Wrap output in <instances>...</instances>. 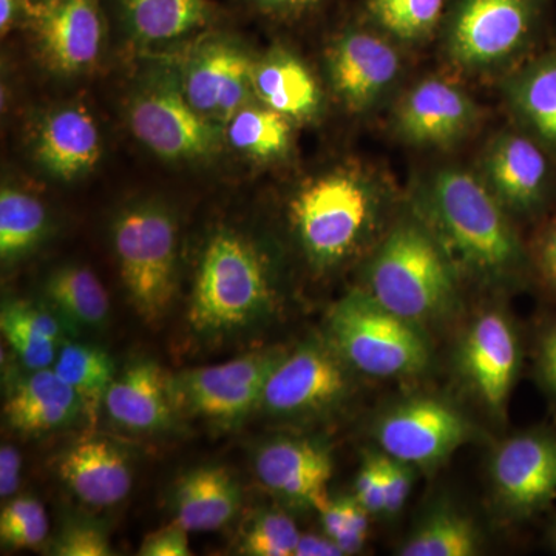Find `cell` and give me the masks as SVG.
<instances>
[{
	"label": "cell",
	"mask_w": 556,
	"mask_h": 556,
	"mask_svg": "<svg viewBox=\"0 0 556 556\" xmlns=\"http://www.w3.org/2000/svg\"><path fill=\"white\" fill-rule=\"evenodd\" d=\"M129 126L150 152L167 161H201L217 155L225 126L192 108L179 83L178 70L150 72L131 94Z\"/></svg>",
	"instance_id": "obj_8"
},
{
	"label": "cell",
	"mask_w": 556,
	"mask_h": 556,
	"mask_svg": "<svg viewBox=\"0 0 556 556\" xmlns=\"http://www.w3.org/2000/svg\"><path fill=\"white\" fill-rule=\"evenodd\" d=\"M554 544H555V547H556V527H555V532H554Z\"/></svg>",
	"instance_id": "obj_47"
},
{
	"label": "cell",
	"mask_w": 556,
	"mask_h": 556,
	"mask_svg": "<svg viewBox=\"0 0 556 556\" xmlns=\"http://www.w3.org/2000/svg\"><path fill=\"white\" fill-rule=\"evenodd\" d=\"M479 118L475 101L455 84L424 79L402 98L394 115L399 137L413 146L448 148L470 134Z\"/></svg>",
	"instance_id": "obj_17"
},
{
	"label": "cell",
	"mask_w": 556,
	"mask_h": 556,
	"mask_svg": "<svg viewBox=\"0 0 556 556\" xmlns=\"http://www.w3.org/2000/svg\"><path fill=\"white\" fill-rule=\"evenodd\" d=\"M343 554L342 548L328 538L327 535H314V533H305L300 535L298 547H295L294 556H340Z\"/></svg>",
	"instance_id": "obj_46"
},
{
	"label": "cell",
	"mask_w": 556,
	"mask_h": 556,
	"mask_svg": "<svg viewBox=\"0 0 556 556\" xmlns=\"http://www.w3.org/2000/svg\"><path fill=\"white\" fill-rule=\"evenodd\" d=\"M115 7L130 38L144 46L186 38L218 17L211 0H115Z\"/></svg>",
	"instance_id": "obj_25"
},
{
	"label": "cell",
	"mask_w": 556,
	"mask_h": 556,
	"mask_svg": "<svg viewBox=\"0 0 556 556\" xmlns=\"http://www.w3.org/2000/svg\"><path fill=\"white\" fill-rule=\"evenodd\" d=\"M22 457L13 445L0 448V496L2 500L13 496L21 484Z\"/></svg>",
	"instance_id": "obj_43"
},
{
	"label": "cell",
	"mask_w": 556,
	"mask_h": 556,
	"mask_svg": "<svg viewBox=\"0 0 556 556\" xmlns=\"http://www.w3.org/2000/svg\"><path fill=\"white\" fill-rule=\"evenodd\" d=\"M270 295L268 273L258 252L236 233L219 232L201 258L190 324L203 334L239 331L266 314Z\"/></svg>",
	"instance_id": "obj_4"
},
{
	"label": "cell",
	"mask_w": 556,
	"mask_h": 556,
	"mask_svg": "<svg viewBox=\"0 0 556 556\" xmlns=\"http://www.w3.org/2000/svg\"><path fill=\"white\" fill-rule=\"evenodd\" d=\"M11 428L21 433H47L86 415L83 401L53 368L35 369L21 380L3 405Z\"/></svg>",
	"instance_id": "obj_23"
},
{
	"label": "cell",
	"mask_w": 556,
	"mask_h": 556,
	"mask_svg": "<svg viewBox=\"0 0 556 556\" xmlns=\"http://www.w3.org/2000/svg\"><path fill=\"white\" fill-rule=\"evenodd\" d=\"M538 372L548 393L556 399V321L544 329L538 345Z\"/></svg>",
	"instance_id": "obj_42"
},
{
	"label": "cell",
	"mask_w": 556,
	"mask_h": 556,
	"mask_svg": "<svg viewBox=\"0 0 556 556\" xmlns=\"http://www.w3.org/2000/svg\"><path fill=\"white\" fill-rule=\"evenodd\" d=\"M116 426L139 433L166 430L174 419L172 379L155 362L142 361L113 380L104 399Z\"/></svg>",
	"instance_id": "obj_20"
},
{
	"label": "cell",
	"mask_w": 556,
	"mask_h": 556,
	"mask_svg": "<svg viewBox=\"0 0 556 556\" xmlns=\"http://www.w3.org/2000/svg\"><path fill=\"white\" fill-rule=\"evenodd\" d=\"M252 87L263 105L288 119L308 121L320 112L321 91L316 78L298 56L281 47L255 62Z\"/></svg>",
	"instance_id": "obj_24"
},
{
	"label": "cell",
	"mask_w": 556,
	"mask_h": 556,
	"mask_svg": "<svg viewBox=\"0 0 556 556\" xmlns=\"http://www.w3.org/2000/svg\"><path fill=\"white\" fill-rule=\"evenodd\" d=\"M43 292L68 331L101 327L108 320V291L89 269L62 266L47 278Z\"/></svg>",
	"instance_id": "obj_29"
},
{
	"label": "cell",
	"mask_w": 556,
	"mask_h": 556,
	"mask_svg": "<svg viewBox=\"0 0 556 556\" xmlns=\"http://www.w3.org/2000/svg\"><path fill=\"white\" fill-rule=\"evenodd\" d=\"M174 501L175 525L188 532H208L236 517L240 486L226 468L201 467L179 481Z\"/></svg>",
	"instance_id": "obj_26"
},
{
	"label": "cell",
	"mask_w": 556,
	"mask_h": 556,
	"mask_svg": "<svg viewBox=\"0 0 556 556\" xmlns=\"http://www.w3.org/2000/svg\"><path fill=\"white\" fill-rule=\"evenodd\" d=\"M390 40L380 31L350 28L329 47V80L351 112L375 108L396 83L402 61Z\"/></svg>",
	"instance_id": "obj_13"
},
{
	"label": "cell",
	"mask_w": 556,
	"mask_h": 556,
	"mask_svg": "<svg viewBox=\"0 0 556 556\" xmlns=\"http://www.w3.org/2000/svg\"><path fill=\"white\" fill-rule=\"evenodd\" d=\"M420 212L452 260L490 278L517 273L525 251L484 179L460 167L433 172L419 189Z\"/></svg>",
	"instance_id": "obj_1"
},
{
	"label": "cell",
	"mask_w": 556,
	"mask_h": 556,
	"mask_svg": "<svg viewBox=\"0 0 556 556\" xmlns=\"http://www.w3.org/2000/svg\"><path fill=\"white\" fill-rule=\"evenodd\" d=\"M0 328L11 350L31 371L53 368L60 353L58 345L67 331L53 309L25 302H9L2 306Z\"/></svg>",
	"instance_id": "obj_28"
},
{
	"label": "cell",
	"mask_w": 556,
	"mask_h": 556,
	"mask_svg": "<svg viewBox=\"0 0 556 556\" xmlns=\"http://www.w3.org/2000/svg\"><path fill=\"white\" fill-rule=\"evenodd\" d=\"M113 244L131 305L142 320L164 316L175 294L177 226L166 207L139 203L121 212Z\"/></svg>",
	"instance_id": "obj_7"
},
{
	"label": "cell",
	"mask_w": 556,
	"mask_h": 556,
	"mask_svg": "<svg viewBox=\"0 0 556 556\" xmlns=\"http://www.w3.org/2000/svg\"><path fill=\"white\" fill-rule=\"evenodd\" d=\"M506 93L527 131L556 155V49L519 68L508 79Z\"/></svg>",
	"instance_id": "obj_27"
},
{
	"label": "cell",
	"mask_w": 556,
	"mask_h": 556,
	"mask_svg": "<svg viewBox=\"0 0 556 556\" xmlns=\"http://www.w3.org/2000/svg\"><path fill=\"white\" fill-rule=\"evenodd\" d=\"M58 475L87 506H115L131 489L129 463L108 439L90 438L70 447L58 460Z\"/></svg>",
	"instance_id": "obj_21"
},
{
	"label": "cell",
	"mask_w": 556,
	"mask_h": 556,
	"mask_svg": "<svg viewBox=\"0 0 556 556\" xmlns=\"http://www.w3.org/2000/svg\"><path fill=\"white\" fill-rule=\"evenodd\" d=\"M382 201L379 182L365 172L331 170L311 179L295 193L291 203L292 225L316 265H336L367 239Z\"/></svg>",
	"instance_id": "obj_3"
},
{
	"label": "cell",
	"mask_w": 556,
	"mask_h": 556,
	"mask_svg": "<svg viewBox=\"0 0 556 556\" xmlns=\"http://www.w3.org/2000/svg\"><path fill=\"white\" fill-rule=\"evenodd\" d=\"M25 25L54 72L76 75L101 54L105 36L101 0H33Z\"/></svg>",
	"instance_id": "obj_11"
},
{
	"label": "cell",
	"mask_w": 556,
	"mask_h": 556,
	"mask_svg": "<svg viewBox=\"0 0 556 556\" xmlns=\"http://www.w3.org/2000/svg\"><path fill=\"white\" fill-rule=\"evenodd\" d=\"M477 533L466 518L439 511L401 548L404 556H470L477 554Z\"/></svg>",
	"instance_id": "obj_34"
},
{
	"label": "cell",
	"mask_w": 556,
	"mask_h": 556,
	"mask_svg": "<svg viewBox=\"0 0 556 556\" xmlns=\"http://www.w3.org/2000/svg\"><path fill=\"white\" fill-rule=\"evenodd\" d=\"M551 153L530 134L504 131L486 146L482 179L504 207L532 214L551 195L554 185Z\"/></svg>",
	"instance_id": "obj_14"
},
{
	"label": "cell",
	"mask_w": 556,
	"mask_h": 556,
	"mask_svg": "<svg viewBox=\"0 0 556 556\" xmlns=\"http://www.w3.org/2000/svg\"><path fill=\"white\" fill-rule=\"evenodd\" d=\"M36 156L51 177L62 181L93 170L101 159V137L89 110L67 105L51 113L36 139Z\"/></svg>",
	"instance_id": "obj_22"
},
{
	"label": "cell",
	"mask_w": 556,
	"mask_h": 556,
	"mask_svg": "<svg viewBox=\"0 0 556 556\" xmlns=\"http://www.w3.org/2000/svg\"><path fill=\"white\" fill-rule=\"evenodd\" d=\"M249 5L274 16H298L316 9L324 0H247Z\"/></svg>",
	"instance_id": "obj_44"
},
{
	"label": "cell",
	"mask_w": 556,
	"mask_h": 556,
	"mask_svg": "<svg viewBox=\"0 0 556 556\" xmlns=\"http://www.w3.org/2000/svg\"><path fill=\"white\" fill-rule=\"evenodd\" d=\"M325 535L331 538L343 554H354L368 538L369 511L356 497H339L329 501L320 511Z\"/></svg>",
	"instance_id": "obj_37"
},
{
	"label": "cell",
	"mask_w": 556,
	"mask_h": 556,
	"mask_svg": "<svg viewBox=\"0 0 556 556\" xmlns=\"http://www.w3.org/2000/svg\"><path fill=\"white\" fill-rule=\"evenodd\" d=\"M354 497L369 514H386V485L380 456H368L362 464Z\"/></svg>",
	"instance_id": "obj_39"
},
{
	"label": "cell",
	"mask_w": 556,
	"mask_h": 556,
	"mask_svg": "<svg viewBox=\"0 0 556 556\" xmlns=\"http://www.w3.org/2000/svg\"><path fill=\"white\" fill-rule=\"evenodd\" d=\"M416 324L368 292L354 291L332 309L329 331L348 364L372 378H399L426 368L428 345Z\"/></svg>",
	"instance_id": "obj_6"
},
{
	"label": "cell",
	"mask_w": 556,
	"mask_h": 556,
	"mask_svg": "<svg viewBox=\"0 0 556 556\" xmlns=\"http://www.w3.org/2000/svg\"><path fill=\"white\" fill-rule=\"evenodd\" d=\"M367 292L413 324L438 317L455 299L453 260L426 222L402 219L372 258Z\"/></svg>",
	"instance_id": "obj_2"
},
{
	"label": "cell",
	"mask_w": 556,
	"mask_h": 556,
	"mask_svg": "<svg viewBox=\"0 0 556 556\" xmlns=\"http://www.w3.org/2000/svg\"><path fill=\"white\" fill-rule=\"evenodd\" d=\"M226 139L249 159L273 161L287 155L291 119L266 105H244L226 123Z\"/></svg>",
	"instance_id": "obj_31"
},
{
	"label": "cell",
	"mask_w": 556,
	"mask_h": 556,
	"mask_svg": "<svg viewBox=\"0 0 556 556\" xmlns=\"http://www.w3.org/2000/svg\"><path fill=\"white\" fill-rule=\"evenodd\" d=\"M47 229V211L36 197L22 190L0 192V257L16 260L36 248Z\"/></svg>",
	"instance_id": "obj_33"
},
{
	"label": "cell",
	"mask_w": 556,
	"mask_h": 556,
	"mask_svg": "<svg viewBox=\"0 0 556 556\" xmlns=\"http://www.w3.org/2000/svg\"><path fill=\"white\" fill-rule=\"evenodd\" d=\"M380 464L386 485V514L394 515L407 501L412 490V471L408 464L387 455L380 456Z\"/></svg>",
	"instance_id": "obj_40"
},
{
	"label": "cell",
	"mask_w": 556,
	"mask_h": 556,
	"mask_svg": "<svg viewBox=\"0 0 556 556\" xmlns=\"http://www.w3.org/2000/svg\"><path fill=\"white\" fill-rule=\"evenodd\" d=\"M49 536L46 508L31 496L10 501L0 514V540L5 547H39Z\"/></svg>",
	"instance_id": "obj_35"
},
{
	"label": "cell",
	"mask_w": 556,
	"mask_h": 556,
	"mask_svg": "<svg viewBox=\"0 0 556 556\" xmlns=\"http://www.w3.org/2000/svg\"><path fill=\"white\" fill-rule=\"evenodd\" d=\"M346 390V372L339 358L327 348L308 343L281 357L260 405L278 416L309 415L334 405Z\"/></svg>",
	"instance_id": "obj_15"
},
{
	"label": "cell",
	"mask_w": 556,
	"mask_h": 556,
	"mask_svg": "<svg viewBox=\"0 0 556 556\" xmlns=\"http://www.w3.org/2000/svg\"><path fill=\"white\" fill-rule=\"evenodd\" d=\"M58 556H109L112 555L109 538L100 527L78 522L65 527L53 547Z\"/></svg>",
	"instance_id": "obj_38"
},
{
	"label": "cell",
	"mask_w": 556,
	"mask_h": 556,
	"mask_svg": "<svg viewBox=\"0 0 556 556\" xmlns=\"http://www.w3.org/2000/svg\"><path fill=\"white\" fill-rule=\"evenodd\" d=\"M283 354H248L225 364L190 369L172 379L175 402L219 424L240 422L262 402L270 372Z\"/></svg>",
	"instance_id": "obj_9"
},
{
	"label": "cell",
	"mask_w": 556,
	"mask_h": 556,
	"mask_svg": "<svg viewBox=\"0 0 556 556\" xmlns=\"http://www.w3.org/2000/svg\"><path fill=\"white\" fill-rule=\"evenodd\" d=\"M260 482L289 503L316 508L328 506L332 459L320 445L298 439H280L260 448L255 457Z\"/></svg>",
	"instance_id": "obj_18"
},
{
	"label": "cell",
	"mask_w": 556,
	"mask_h": 556,
	"mask_svg": "<svg viewBox=\"0 0 556 556\" xmlns=\"http://www.w3.org/2000/svg\"><path fill=\"white\" fill-rule=\"evenodd\" d=\"M460 365L482 401L500 412L519 367L518 339L507 318L496 313L479 317L464 342Z\"/></svg>",
	"instance_id": "obj_19"
},
{
	"label": "cell",
	"mask_w": 556,
	"mask_h": 556,
	"mask_svg": "<svg viewBox=\"0 0 556 556\" xmlns=\"http://www.w3.org/2000/svg\"><path fill=\"white\" fill-rule=\"evenodd\" d=\"M53 369L75 390L86 408V416L90 422H94L101 405L104 404L105 394L115 380V364L109 353L84 343H64L60 348Z\"/></svg>",
	"instance_id": "obj_30"
},
{
	"label": "cell",
	"mask_w": 556,
	"mask_h": 556,
	"mask_svg": "<svg viewBox=\"0 0 556 556\" xmlns=\"http://www.w3.org/2000/svg\"><path fill=\"white\" fill-rule=\"evenodd\" d=\"M188 530L178 525L166 527L146 538L139 554L144 556H189Z\"/></svg>",
	"instance_id": "obj_41"
},
{
	"label": "cell",
	"mask_w": 556,
	"mask_h": 556,
	"mask_svg": "<svg viewBox=\"0 0 556 556\" xmlns=\"http://www.w3.org/2000/svg\"><path fill=\"white\" fill-rule=\"evenodd\" d=\"M254 65L239 42L214 36L193 49L178 70L179 83L197 112L226 126L254 94Z\"/></svg>",
	"instance_id": "obj_10"
},
{
	"label": "cell",
	"mask_w": 556,
	"mask_h": 556,
	"mask_svg": "<svg viewBox=\"0 0 556 556\" xmlns=\"http://www.w3.org/2000/svg\"><path fill=\"white\" fill-rule=\"evenodd\" d=\"M538 258L548 283L556 289V218L548 225L538 248Z\"/></svg>",
	"instance_id": "obj_45"
},
{
	"label": "cell",
	"mask_w": 556,
	"mask_h": 556,
	"mask_svg": "<svg viewBox=\"0 0 556 556\" xmlns=\"http://www.w3.org/2000/svg\"><path fill=\"white\" fill-rule=\"evenodd\" d=\"M468 437L470 426L464 416L433 397H416L397 405L378 428V441L386 455L408 466L441 463Z\"/></svg>",
	"instance_id": "obj_12"
},
{
	"label": "cell",
	"mask_w": 556,
	"mask_h": 556,
	"mask_svg": "<svg viewBox=\"0 0 556 556\" xmlns=\"http://www.w3.org/2000/svg\"><path fill=\"white\" fill-rule=\"evenodd\" d=\"M300 535L298 526L281 511H265L244 533L240 552L252 556H294Z\"/></svg>",
	"instance_id": "obj_36"
},
{
	"label": "cell",
	"mask_w": 556,
	"mask_h": 556,
	"mask_svg": "<svg viewBox=\"0 0 556 556\" xmlns=\"http://www.w3.org/2000/svg\"><path fill=\"white\" fill-rule=\"evenodd\" d=\"M548 0H455L444 16V50L464 72H493L535 42Z\"/></svg>",
	"instance_id": "obj_5"
},
{
	"label": "cell",
	"mask_w": 556,
	"mask_h": 556,
	"mask_svg": "<svg viewBox=\"0 0 556 556\" xmlns=\"http://www.w3.org/2000/svg\"><path fill=\"white\" fill-rule=\"evenodd\" d=\"M497 496L515 514L544 510L556 501V433L529 431L508 439L492 466Z\"/></svg>",
	"instance_id": "obj_16"
},
{
	"label": "cell",
	"mask_w": 556,
	"mask_h": 556,
	"mask_svg": "<svg viewBox=\"0 0 556 556\" xmlns=\"http://www.w3.org/2000/svg\"><path fill=\"white\" fill-rule=\"evenodd\" d=\"M445 16V0H367L365 17L390 39L404 43L430 38Z\"/></svg>",
	"instance_id": "obj_32"
}]
</instances>
